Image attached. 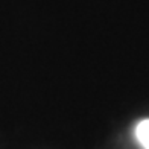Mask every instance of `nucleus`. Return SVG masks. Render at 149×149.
I'll list each match as a JSON object with an SVG mask.
<instances>
[{
    "label": "nucleus",
    "mask_w": 149,
    "mask_h": 149,
    "mask_svg": "<svg viewBox=\"0 0 149 149\" xmlns=\"http://www.w3.org/2000/svg\"><path fill=\"white\" fill-rule=\"evenodd\" d=\"M135 135L140 141V145L145 149H149V119L141 120L135 128Z\"/></svg>",
    "instance_id": "f257e3e1"
}]
</instances>
